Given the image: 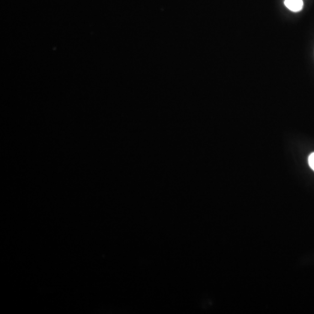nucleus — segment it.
Masks as SVG:
<instances>
[{
  "instance_id": "1",
  "label": "nucleus",
  "mask_w": 314,
  "mask_h": 314,
  "mask_svg": "<svg viewBox=\"0 0 314 314\" xmlns=\"http://www.w3.org/2000/svg\"><path fill=\"white\" fill-rule=\"evenodd\" d=\"M284 6L292 12H300L303 9V0H284Z\"/></svg>"
},
{
  "instance_id": "2",
  "label": "nucleus",
  "mask_w": 314,
  "mask_h": 314,
  "mask_svg": "<svg viewBox=\"0 0 314 314\" xmlns=\"http://www.w3.org/2000/svg\"><path fill=\"white\" fill-rule=\"evenodd\" d=\"M308 163L310 167L314 171V152L311 153V155L309 156Z\"/></svg>"
}]
</instances>
